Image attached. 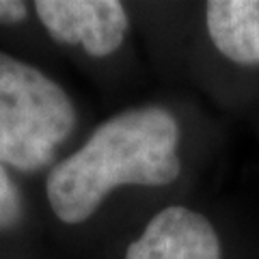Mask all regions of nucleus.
<instances>
[{"instance_id": "f03ea898", "label": "nucleus", "mask_w": 259, "mask_h": 259, "mask_svg": "<svg viewBox=\"0 0 259 259\" xmlns=\"http://www.w3.org/2000/svg\"><path fill=\"white\" fill-rule=\"evenodd\" d=\"M160 87L201 97L227 121L259 108V0L132 3Z\"/></svg>"}, {"instance_id": "0eeeda50", "label": "nucleus", "mask_w": 259, "mask_h": 259, "mask_svg": "<svg viewBox=\"0 0 259 259\" xmlns=\"http://www.w3.org/2000/svg\"><path fill=\"white\" fill-rule=\"evenodd\" d=\"M32 13V5L24 0H0V26H20Z\"/></svg>"}, {"instance_id": "6e6552de", "label": "nucleus", "mask_w": 259, "mask_h": 259, "mask_svg": "<svg viewBox=\"0 0 259 259\" xmlns=\"http://www.w3.org/2000/svg\"><path fill=\"white\" fill-rule=\"evenodd\" d=\"M246 125L253 130V134H255V139H257V145H259V108L253 112V117L246 121Z\"/></svg>"}, {"instance_id": "f257e3e1", "label": "nucleus", "mask_w": 259, "mask_h": 259, "mask_svg": "<svg viewBox=\"0 0 259 259\" xmlns=\"http://www.w3.org/2000/svg\"><path fill=\"white\" fill-rule=\"evenodd\" d=\"M227 147L225 117L190 91L158 87L112 108L46 173L48 207L119 259L151 214L214 192Z\"/></svg>"}, {"instance_id": "39448f33", "label": "nucleus", "mask_w": 259, "mask_h": 259, "mask_svg": "<svg viewBox=\"0 0 259 259\" xmlns=\"http://www.w3.org/2000/svg\"><path fill=\"white\" fill-rule=\"evenodd\" d=\"M119 259H259V221L216 192L175 201L127 238Z\"/></svg>"}, {"instance_id": "423d86ee", "label": "nucleus", "mask_w": 259, "mask_h": 259, "mask_svg": "<svg viewBox=\"0 0 259 259\" xmlns=\"http://www.w3.org/2000/svg\"><path fill=\"white\" fill-rule=\"evenodd\" d=\"M26 218V203L11 171L0 164V233L15 231Z\"/></svg>"}, {"instance_id": "7ed1b4c3", "label": "nucleus", "mask_w": 259, "mask_h": 259, "mask_svg": "<svg viewBox=\"0 0 259 259\" xmlns=\"http://www.w3.org/2000/svg\"><path fill=\"white\" fill-rule=\"evenodd\" d=\"M76 100L59 80L0 52V164L13 173H48L80 132Z\"/></svg>"}, {"instance_id": "20e7f679", "label": "nucleus", "mask_w": 259, "mask_h": 259, "mask_svg": "<svg viewBox=\"0 0 259 259\" xmlns=\"http://www.w3.org/2000/svg\"><path fill=\"white\" fill-rule=\"evenodd\" d=\"M32 13L56 46L80 54V59L108 76L117 106L153 91L149 89L153 74L136 30L132 3L37 0Z\"/></svg>"}]
</instances>
